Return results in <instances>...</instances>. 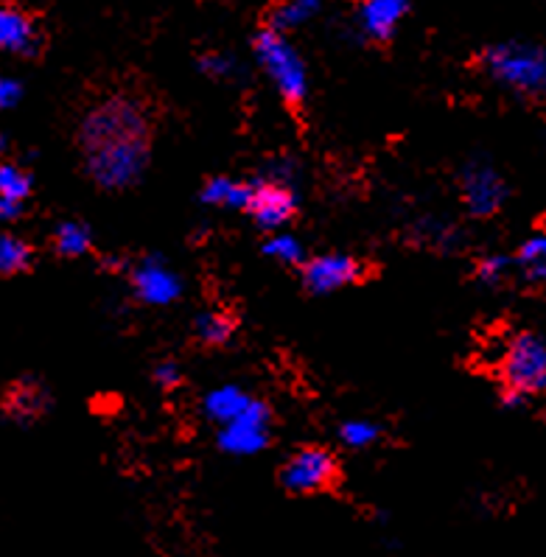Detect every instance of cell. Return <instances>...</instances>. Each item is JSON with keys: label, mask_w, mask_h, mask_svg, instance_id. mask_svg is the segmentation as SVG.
<instances>
[{"label": "cell", "mask_w": 546, "mask_h": 557, "mask_svg": "<svg viewBox=\"0 0 546 557\" xmlns=\"http://www.w3.org/2000/svg\"><path fill=\"white\" fill-rule=\"evenodd\" d=\"M460 190L466 208L480 219L499 213L507 199V183L501 180L499 171L487 163L466 165L460 174Z\"/></svg>", "instance_id": "cell-8"}, {"label": "cell", "mask_w": 546, "mask_h": 557, "mask_svg": "<svg viewBox=\"0 0 546 557\" xmlns=\"http://www.w3.org/2000/svg\"><path fill=\"white\" fill-rule=\"evenodd\" d=\"M252 400V395H247L244 389L238 387H219L213 389V393L204 395V414L213 420V423H219V426H224V423H231V420H236L238 414L247 409V404Z\"/></svg>", "instance_id": "cell-15"}, {"label": "cell", "mask_w": 546, "mask_h": 557, "mask_svg": "<svg viewBox=\"0 0 546 557\" xmlns=\"http://www.w3.org/2000/svg\"><path fill=\"white\" fill-rule=\"evenodd\" d=\"M0 409L17 426H32V423L46 418L48 409H51V393L40 379L23 375L3 389Z\"/></svg>", "instance_id": "cell-9"}, {"label": "cell", "mask_w": 546, "mask_h": 557, "mask_svg": "<svg viewBox=\"0 0 546 557\" xmlns=\"http://www.w3.org/2000/svg\"><path fill=\"white\" fill-rule=\"evenodd\" d=\"M34 180L23 165L12 160H0V197L14 199V202H26L32 197Z\"/></svg>", "instance_id": "cell-21"}, {"label": "cell", "mask_w": 546, "mask_h": 557, "mask_svg": "<svg viewBox=\"0 0 546 557\" xmlns=\"http://www.w3.org/2000/svg\"><path fill=\"white\" fill-rule=\"evenodd\" d=\"M343 479L339 459L320 446L297 448L286 466L281 468V485L295 496H314V493L334 491Z\"/></svg>", "instance_id": "cell-5"}, {"label": "cell", "mask_w": 546, "mask_h": 557, "mask_svg": "<svg viewBox=\"0 0 546 557\" xmlns=\"http://www.w3.org/2000/svg\"><path fill=\"white\" fill-rule=\"evenodd\" d=\"M409 12V0H364L359 9V26L373 42L393 40L401 21Z\"/></svg>", "instance_id": "cell-13"}, {"label": "cell", "mask_w": 546, "mask_h": 557, "mask_svg": "<svg viewBox=\"0 0 546 557\" xmlns=\"http://www.w3.org/2000/svg\"><path fill=\"white\" fill-rule=\"evenodd\" d=\"M513 263H516L513 258H507V256H485L480 263H476V277H480L485 286H499L501 281H507Z\"/></svg>", "instance_id": "cell-24"}, {"label": "cell", "mask_w": 546, "mask_h": 557, "mask_svg": "<svg viewBox=\"0 0 546 557\" xmlns=\"http://www.w3.org/2000/svg\"><path fill=\"white\" fill-rule=\"evenodd\" d=\"M480 67L496 85L519 96H546V48L533 42H499L480 53Z\"/></svg>", "instance_id": "cell-2"}, {"label": "cell", "mask_w": 546, "mask_h": 557, "mask_svg": "<svg viewBox=\"0 0 546 557\" xmlns=\"http://www.w3.org/2000/svg\"><path fill=\"white\" fill-rule=\"evenodd\" d=\"M263 252L281 263H303L306 261L303 244L297 242L295 236H289V233H277V236H272L270 242L263 244Z\"/></svg>", "instance_id": "cell-22"}, {"label": "cell", "mask_w": 546, "mask_h": 557, "mask_svg": "<svg viewBox=\"0 0 546 557\" xmlns=\"http://www.w3.org/2000/svg\"><path fill=\"white\" fill-rule=\"evenodd\" d=\"M87 177L101 190H124L144 177L152 160V119L144 101L110 96L92 104L79 126Z\"/></svg>", "instance_id": "cell-1"}, {"label": "cell", "mask_w": 546, "mask_h": 557, "mask_svg": "<svg viewBox=\"0 0 546 557\" xmlns=\"http://www.w3.org/2000/svg\"><path fill=\"white\" fill-rule=\"evenodd\" d=\"M42 48V34L32 14L21 7L0 3V51L14 57H37Z\"/></svg>", "instance_id": "cell-11"}, {"label": "cell", "mask_w": 546, "mask_h": 557, "mask_svg": "<svg viewBox=\"0 0 546 557\" xmlns=\"http://www.w3.org/2000/svg\"><path fill=\"white\" fill-rule=\"evenodd\" d=\"M252 51H256L258 65L263 67V73L281 92V99L291 110H300L306 104V96H309V76H306V62L300 60L295 46L286 40V34L275 26H266L263 32H258Z\"/></svg>", "instance_id": "cell-3"}, {"label": "cell", "mask_w": 546, "mask_h": 557, "mask_svg": "<svg viewBox=\"0 0 546 557\" xmlns=\"http://www.w3.org/2000/svg\"><path fill=\"white\" fill-rule=\"evenodd\" d=\"M21 99H23L21 82L0 76V110H9V107H14Z\"/></svg>", "instance_id": "cell-27"}, {"label": "cell", "mask_w": 546, "mask_h": 557, "mask_svg": "<svg viewBox=\"0 0 546 557\" xmlns=\"http://www.w3.org/2000/svg\"><path fill=\"white\" fill-rule=\"evenodd\" d=\"M252 194H256V183H241V180L231 177H213L202 188V202L211 208H227V210H250Z\"/></svg>", "instance_id": "cell-14"}, {"label": "cell", "mask_w": 546, "mask_h": 557, "mask_svg": "<svg viewBox=\"0 0 546 557\" xmlns=\"http://www.w3.org/2000/svg\"><path fill=\"white\" fill-rule=\"evenodd\" d=\"M129 281L135 295H138V300L146 302V306H169V302L177 300L179 292H183L179 277L174 275L169 267L154 261V258H149V261L138 263V267L132 269Z\"/></svg>", "instance_id": "cell-12"}, {"label": "cell", "mask_w": 546, "mask_h": 557, "mask_svg": "<svg viewBox=\"0 0 546 557\" xmlns=\"http://www.w3.org/2000/svg\"><path fill=\"white\" fill-rule=\"evenodd\" d=\"M499 373L505 389L526 398L546 393V342L533 331L516 334L501 354Z\"/></svg>", "instance_id": "cell-4"}, {"label": "cell", "mask_w": 546, "mask_h": 557, "mask_svg": "<svg viewBox=\"0 0 546 557\" xmlns=\"http://www.w3.org/2000/svg\"><path fill=\"white\" fill-rule=\"evenodd\" d=\"M3 151H7V144H3V138H0V160H3Z\"/></svg>", "instance_id": "cell-29"}, {"label": "cell", "mask_w": 546, "mask_h": 557, "mask_svg": "<svg viewBox=\"0 0 546 557\" xmlns=\"http://www.w3.org/2000/svg\"><path fill=\"white\" fill-rule=\"evenodd\" d=\"M238 320L227 311H204L194 320V334L208 348H222L236 336Z\"/></svg>", "instance_id": "cell-16"}, {"label": "cell", "mask_w": 546, "mask_h": 557, "mask_svg": "<svg viewBox=\"0 0 546 557\" xmlns=\"http://www.w3.org/2000/svg\"><path fill=\"white\" fill-rule=\"evenodd\" d=\"M270 404L252 398L236 420L224 423L222 432H219V446L227 454H258L270 446Z\"/></svg>", "instance_id": "cell-6"}, {"label": "cell", "mask_w": 546, "mask_h": 557, "mask_svg": "<svg viewBox=\"0 0 546 557\" xmlns=\"http://www.w3.org/2000/svg\"><path fill=\"white\" fill-rule=\"evenodd\" d=\"M364 277H368L364 263L350 256H317L303 261V269H300V281L311 295H331Z\"/></svg>", "instance_id": "cell-7"}, {"label": "cell", "mask_w": 546, "mask_h": 557, "mask_svg": "<svg viewBox=\"0 0 546 557\" xmlns=\"http://www.w3.org/2000/svg\"><path fill=\"white\" fill-rule=\"evenodd\" d=\"M26 202H14V199L0 197V222H14V219L23 216Z\"/></svg>", "instance_id": "cell-28"}, {"label": "cell", "mask_w": 546, "mask_h": 557, "mask_svg": "<svg viewBox=\"0 0 546 557\" xmlns=\"http://www.w3.org/2000/svg\"><path fill=\"white\" fill-rule=\"evenodd\" d=\"M154 381H158L163 389H174L179 387V381H183V370H179L177 361H160L158 368H154Z\"/></svg>", "instance_id": "cell-26"}, {"label": "cell", "mask_w": 546, "mask_h": 557, "mask_svg": "<svg viewBox=\"0 0 546 557\" xmlns=\"http://www.w3.org/2000/svg\"><path fill=\"white\" fill-rule=\"evenodd\" d=\"M323 3L325 0H284V3H281V7L272 12L270 26L281 28V32H286V28L303 26V23H309L311 17L320 12V7H323Z\"/></svg>", "instance_id": "cell-20"}, {"label": "cell", "mask_w": 546, "mask_h": 557, "mask_svg": "<svg viewBox=\"0 0 546 557\" xmlns=\"http://www.w3.org/2000/svg\"><path fill=\"white\" fill-rule=\"evenodd\" d=\"M92 247V233L82 222H62L53 230V249L60 258H82Z\"/></svg>", "instance_id": "cell-18"}, {"label": "cell", "mask_w": 546, "mask_h": 557, "mask_svg": "<svg viewBox=\"0 0 546 557\" xmlns=\"http://www.w3.org/2000/svg\"><path fill=\"white\" fill-rule=\"evenodd\" d=\"M247 213H250V216L256 219L258 227L263 230L284 227V224H289L297 213L295 190L275 177L256 183V194H252V202Z\"/></svg>", "instance_id": "cell-10"}, {"label": "cell", "mask_w": 546, "mask_h": 557, "mask_svg": "<svg viewBox=\"0 0 546 557\" xmlns=\"http://www.w3.org/2000/svg\"><path fill=\"white\" fill-rule=\"evenodd\" d=\"M339 437L348 448H370L375 440L382 437V429L370 423V420H348L339 429Z\"/></svg>", "instance_id": "cell-23"}, {"label": "cell", "mask_w": 546, "mask_h": 557, "mask_svg": "<svg viewBox=\"0 0 546 557\" xmlns=\"http://www.w3.org/2000/svg\"><path fill=\"white\" fill-rule=\"evenodd\" d=\"M199 67H202V73H208V76H216V79H224V76H231L233 71H236V62L231 60V57H224V53H204L202 60H199Z\"/></svg>", "instance_id": "cell-25"}, {"label": "cell", "mask_w": 546, "mask_h": 557, "mask_svg": "<svg viewBox=\"0 0 546 557\" xmlns=\"http://www.w3.org/2000/svg\"><path fill=\"white\" fill-rule=\"evenodd\" d=\"M530 283H546V230L526 238L513 258Z\"/></svg>", "instance_id": "cell-19"}, {"label": "cell", "mask_w": 546, "mask_h": 557, "mask_svg": "<svg viewBox=\"0 0 546 557\" xmlns=\"http://www.w3.org/2000/svg\"><path fill=\"white\" fill-rule=\"evenodd\" d=\"M34 263V247L21 236L0 233V277H14L28 272Z\"/></svg>", "instance_id": "cell-17"}]
</instances>
